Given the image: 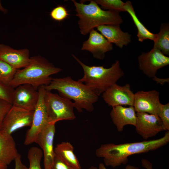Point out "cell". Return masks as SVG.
I'll return each instance as SVG.
<instances>
[{"label": "cell", "instance_id": "obj_22", "mask_svg": "<svg viewBox=\"0 0 169 169\" xmlns=\"http://www.w3.org/2000/svg\"><path fill=\"white\" fill-rule=\"evenodd\" d=\"M160 51L164 55H169V24L161 23L160 31L157 34L153 47Z\"/></svg>", "mask_w": 169, "mask_h": 169}, {"label": "cell", "instance_id": "obj_11", "mask_svg": "<svg viewBox=\"0 0 169 169\" xmlns=\"http://www.w3.org/2000/svg\"><path fill=\"white\" fill-rule=\"evenodd\" d=\"M14 89L12 106L29 111H34L37 104L39 92L37 89L28 84L18 85Z\"/></svg>", "mask_w": 169, "mask_h": 169}, {"label": "cell", "instance_id": "obj_10", "mask_svg": "<svg viewBox=\"0 0 169 169\" xmlns=\"http://www.w3.org/2000/svg\"><path fill=\"white\" fill-rule=\"evenodd\" d=\"M102 97L105 102L112 107L119 105L133 106L135 94L131 90L129 84L120 86L115 83L104 92Z\"/></svg>", "mask_w": 169, "mask_h": 169}, {"label": "cell", "instance_id": "obj_14", "mask_svg": "<svg viewBox=\"0 0 169 169\" xmlns=\"http://www.w3.org/2000/svg\"><path fill=\"white\" fill-rule=\"evenodd\" d=\"M55 124H49L39 133L35 141L42 149L44 169H50L55 156L53 141Z\"/></svg>", "mask_w": 169, "mask_h": 169}, {"label": "cell", "instance_id": "obj_21", "mask_svg": "<svg viewBox=\"0 0 169 169\" xmlns=\"http://www.w3.org/2000/svg\"><path fill=\"white\" fill-rule=\"evenodd\" d=\"M124 8L125 12H128L131 16L137 29V37L141 42L149 39L154 41L156 39L157 34H154L150 31L137 18L131 2L126 1L125 3Z\"/></svg>", "mask_w": 169, "mask_h": 169}, {"label": "cell", "instance_id": "obj_17", "mask_svg": "<svg viewBox=\"0 0 169 169\" xmlns=\"http://www.w3.org/2000/svg\"><path fill=\"white\" fill-rule=\"evenodd\" d=\"M112 121L117 131L120 132L127 125L134 126L136 122V113L133 106L125 107L119 105L112 107L110 113Z\"/></svg>", "mask_w": 169, "mask_h": 169}, {"label": "cell", "instance_id": "obj_12", "mask_svg": "<svg viewBox=\"0 0 169 169\" xmlns=\"http://www.w3.org/2000/svg\"><path fill=\"white\" fill-rule=\"evenodd\" d=\"M136 116L135 130L144 139L147 140L165 130L158 116L143 112H136Z\"/></svg>", "mask_w": 169, "mask_h": 169}, {"label": "cell", "instance_id": "obj_28", "mask_svg": "<svg viewBox=\"0 0 169 169\" xmlns=\"http://www.w3.org/2000/svg\"><path fill=\"white\" fill-rule=\"evenodd\" d=\"M50 15L53 19L61 21L67 18L69 14L64 6H59L54 8L51 11Z\"/></svg>", "mask_w": 169, "mask_h": 169}, {"label": "cell", "instance_id": "obj_1", "mask_svg": "<svg viewBox=\"0 0 169 169\" xmlns=\"http://www.w3.org/2000/svg\"><path fill=\"white\" fill-rule=\"evenodd\" d=\"M169 142V131L159 139L118 144L109 143L102 144L95 151L96 156L103 158L105 165L113 168L125 165L128 157L155 150Z\"/></svg>", "mask_w": 169, "mask_h": 169}, {"label": "cell", "instance_id": "obj_4", "mask_svg": "<svg viewBox=\"0 0 169 169\" xmlns=\"http://www.w3.org/2000/svg\"><path fill=\"white\" fill-rule=\"evenodd\" d=\"M75 7L76 15L79 20L78 24L81 33L86 35L97 27L105 25H120L123 19L120 12L105 10L95 0H90L87 4L72 0Z\"/></svg>", "mask_w": 169, "mask_h": 169}, {"label": "cell", "instance_id": "obj_26", "mask_svg": "<svg viewBox=\"0 0 169 169\" xmlns=\"http://www.w3.org/2000/svg\"><path fill=\"white\" fill-rule=\"evenodd\" d=\"M158 116L165 130L169 131V103L160 104Z\"/></svg>", "mask_w": 169, "mask_h": 169}, {"label": "cell", "instance_id": "obj_13", "mask_svg": "<svg viewBox=\"0 0 169 169\" xmlns=\"http://www.w3.org/2000/svg\"><path fill=\"white\" fill-rule=\"evenodd\" d=\"M159 92L156 90L138 91L135 94L133 106L136 112L146 113L158 116L161 103Z\"/></svg>", "mask_w": 169, "mask_h": 169}, {"label": "cell", "instance_id": "obj_5", "mask_svg": "<svg viewBox=\"0 0 169 169\" xmlns=\"http://www.w3.org/2000/svg\"><path fill=\"white\" fill-rule=\"evenodd\" d=\"M72 55L84 71L83 76L78 80L85 84L98 96L116 83L124 74L118 60H116L110 67L106 68L103 66L86 65L74 55Z\"/></svg>", "mask_w": 169, "mask_h": 169}, {"label": "cell", "instance_id": "obj_27", "mask_svg": "<svg viewBox=\"0 0 169 169\" xmlns=\"http://www.w3.org/2000/svg\"><path fill=\"white\" fill-rule=\"evenodd\" d=\"M14 88L9 85L0 82V99L12 103V99Z\"/></svg>", "mask_w": 169, "mask_h": 169}, {"label": "cell", "instance_id": "obj_3", "mask_svg": "<svg viewBox=\"0 0 169 169\" xmlns=\"http://www.w3.org/2000/svg\"><path fill=\"white\" fill-rule=\"evenodd\" d=\"M62 70L44 57L33 56L30 57L27 66L17 70L9 85L15 88L21 84H28L38 89L41 86L49 84L53 79L51 76Z\"/></svg>", "mask_w": 169, "mask_h": 169}, {"label": "cell", "instance_id": "obj_9", "mask_svg": "<svg viewBox=\"0 0 169 169\" xmlns=\"http://www.w3.org/2000/svg\"><path fill=\"white\" fill-rule=\"evenodd\" d=\"M34 111H29L12 106L3 121L0 129L9 135L22 128L31 125Z\"/></svg>", "mask_w": 169, "mask_h": 169}, {"label": "cell", "instance_id": "obj_16", "mask_svg": "<svg viewBox=\"0 0 169 169\" xmlns=\"http://www.w3.org/2000/svg\"><path fill=\"white\" fill-rule=\"evenodd\" d=\"M28 49H16L9 46L0 44V59L18 69L27 66L30 61Z\"/></svg>", "mask_w": 169, "mask_h": 169}, {"label": "cell", "instance_id": "obj_34", "mask_svg": "<svg viewBox=\"0 0 169 169\" xmlns=\"http://www.w3.org/2000/svg\"><path fill=\"white\" fill-rule=\"evenodd\" d=\"M8 165L0 160V169H7Z\"/></svg>", "mask_w": 169, "mask_h": 169}, {"label": "cell", "instance_id": "obj_8", "mask_svg": "<svg viewBox=\"0 0 169 169\" xmlns=\"http://www.w3.org/2000/svg\"><path fill=\"white\" fill-rule=\"evenodd\" d=\"M38 89V100L34 110L31 125L25 135L24 144L26 146L35 143L38 135L49 124L44 99V85L41 86Z\"/></svg>", "mask_w": 169, "mask_h": 169}, {"label": "cell", "instance_id": "obj_15", "mask_svg": "<svg viewBox=\"0 0 169 169\" xmlns=\"http://www.w3.org/2000/svg\"><path fill=\"white\" fill-rule=\"evenodd\" d=\"M89 33L88 38L82 44L81 50L89 51L95 58L103 59L105 53L112 50V44L94 29L91 30Z\"/></svg>", "mask_w": 169, "mask_h": 169}, {"label": "cell", "instance_id": "obj_29", "mask_svg": "<svg viewBox=\"0 0 169 169\" xmlns=\"http://www.w3.org/2000/svg\"><path fill=\"white\" fill-rule=\"evenodd\" d=\"M12 106L11 103L0 99V129L5 117Z\"/></svg>", "mask_w": 169, "mask_h": 169}, {"label": "cell", "instance_id": "obj_23", "mask_svg": "<svg viewBox=\"0 0 169 169\" xmlns=\"http://www.w3.org/2000/svg\"><path fill=\"white\" fill-rule=\"evenodd\" d=\"M17 70L0 59V82L9 85Z\"/></svg>", "mask_w": 169, "mask_h": 169}, {"label": "cell", "instance_id": "obj_30", "mask_svg": "<svg viewBox=\"0 0 169 169\" xmlns=\"http://www.w3.org/2000/svg\"><path fill=\"white\" fill-rule=\"evenodd\" d=\"M50 169H77L68 165L55 154Z\"/></svg>", "mask_w": 169, "mask_h": 169}, {"label": "cell", "instance_id": "obj_6", "mask_svg": "<svg viewBox=\"0 0 169 169\" xmlns=\"http://www.w3.org/2000/svg\"><path fill=\"white\" fill-rule=\"evenodd\" d=\"M44 99L49 124L62 120H73L76 118L74 103L57 94L45 90Z\"/></svg>", "mask_w": 169, "mask_h": 169}, {"label": "cell", "instance_id": "obj_2", "mask_svg": "<svg viewBox=\"0 0 169 169\" xmlns=\"http://www.w3.org/2000/svg\"><path fill=\"white\" fill-rule=\"evenodd\" d=\"M44 88L48 91L57 90L61 97L73 100L74 108L79 113L84 109L89 112L93 111V104L98 99V96L85 84L73 80L70 76L53 78Z\"/></svg>", "mask_w": 169, "mask_h": 169}, {"label": "cell", "instance_id": "obj_32", "mask_svg": "<svg viewBox=\"0 0 169 169\" xmlns=\"http://www.w3.org/2000/svg\"><path fill=\"white\" fill-rule=\"evenodd\" d=\"M142 166L146 169H153L152 163L148 160L143 159L141 160Z\"/></svg>", "mask_w": 169, "mask_h": 169}, {"label": "cell", "instance_id": "obj_20", "mask_svg": "<svg viewBox=\"0 0 169 169\" xmlns=\"http://www.w3.org/2000/svg\"><path fill=\"white\" fill-rule=\"evenodd\" d=\"M55 154L68 165L81 169L79 162L74 152L73 146L69 142H62L57 144L54 149Z\"/></svg>", "mask_w": 169, "mask_h": 169}, {"label": "cell", "instance_id": "obj_31", "mask_svg": "<svg viewBox=\"0 0 169 169\" xmlns=\"http://www.w3.org/2000/svg\"><path fill=\"white\" fill-rule=\"evenodd\" d=\"M14 161L15 162V169H28V168L22 163L21 159V156L19 154Z\"/></svg>", "mask_w": 169, "mask_h": 169}, {"label": "cell", "instance_id": "obj_35", "mask_svg": "<svg viewBox=\"0 0 169 169\" xmlns=\"http://www.w3.org/2000/svg\"><path fill=\"white\" fill-rule=\"evenodd\" d=\"M0 11H2V12H3L4 13L6 14V13L8 12V10L4 8L1 3V1L0 0Z\"/></svg>", "mask_w": 169, "mask_h": 169}, {"label": "cell", "instance_id": "obj_18", "mask_svg": "<svg viewBox=\"0 0 169 169\" xmlns=\"http://www.w3.org/2000/svg\"><path fill=\"white\" fill-rule=\"evenodd\" d=\"M96 28L109 42L120 48H122L131 42V35L123 32L119 24L102 25Z\"/></svg>", "mask_w": 169, "mask_h": 169}, {"label": "cell", "instance_id": "obj_19", "mask_svg": "<svg viewBox=\"0 0 169 169\" xmlns=\"http://www.w3.org/2000/svg\"><path fill=\"white\" fill-rule=\"evenodd\" d=\"M19 154L11 135L0 129V160L8 165L15 160Z\"/></svg>", "mask_w": 169, "mask_h": 169}, {"label": "cell", "instance_id": "obj_33", "mask_svg": "<svg viewBox=\"0 0 169 169\" xmlns=\"http://www.w3.org/2000/svg\"><path fill=\"white\" fill-rule=\"evenodd\" d=\"M98 169H107L104 164L103 163H100L99 165ZM125 169H140L139 167L132 165H128L125 167Z\"/></svg>", "mask_w": 169, "mask_h": 169}, {"label": "cell", "instance_id": "obj_24", "mask_svg": "<svg viewBox=\"0 0 169 169\" xmlns=\"http://www.w3.org/2000/svg\"><path fill=\"white\" fill-rule=\"evenodd\" d=\"M43 156V153L41 149L36 146L31 147L28 153L29 163L28 169H42L40 163Z\"/></svg>", "mask_w": 169, "mask_h": 169}, {"label": "cell", "instance_id": "obj_36", "mask_svg": "<svg viewBox=\"0 0 169 169\" xmlns=\"http://www.w3.org/2000/svg\"><path fill=\"white\" fill-rule=\"evenodd\" d=\"M88 169H98V168L95 166H92L89 167Z\"/></svg>", "mask_w": 169, "mask_h": 169}, {"label": "cell", "instance_id": "obj_25", "mask_svg": "<svg viewBox=\"0 0 169 169\" xmlns=\"http://www.w3.org/2000/svg\"><path fill=\"white\" fill-rule=\"evenodd\" d=\"M96 3L101 8L108 10L125 12L124 6L125 3L121 0H96Z\"/></svg>", "mask_w": 169, "mask_h": 169}, {"label": "cell", "instance_id": "obj_7", "mask_svg": "<svg viewBox=\"0 0 169 169\" xmlns=\"http://www.w3.org/2000/svg\"><path fill=\"white\" fill-rule=\"evenodd\" d=\"M138 60L140 70L157 83H159L161 79L156 76L157 71L169 64V57L154 48L149 52H142L138 56Z\"/></svg>", "mask_w": 169, "mask_h": 169}]
</instances>
